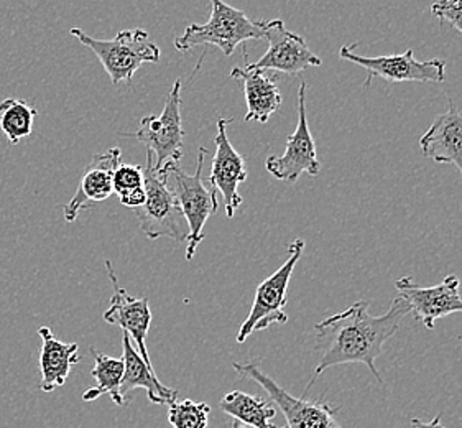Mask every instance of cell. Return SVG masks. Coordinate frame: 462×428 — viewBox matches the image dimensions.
I'll return each instance as SVG.
<instances>
[{
	"label": "cell",
	"mask_w": 462,
	"mask_h": 428,
	"mask_svg": "<svg viewBox=\"0 0 462 428\" xmlns=\"http://www.w3.org/2000/svg\"><path fill=\"white\" fill-rule=\"evenodd\" d=\"M369 307L367 300L356 302L341 313L326 318L316 325V340L321 359L316 364L315 373L306 386L305 394L326 369L341 364H365L374 377L380 384L383 382L375 361L382 354L383 345L397 333L402 320L410 313V308L400 295L392 300L389 312L382 317L370 315Z\"/></svg>",
	"instance_id": "cell-1"
},
{
	"label": "cell",
	"mask_w": 462,
	"mask_h": 428,
	"mask_svg": "<svg viewBox=\"0 0 462 428\" xmlns=\"http://www.w3.org/2000/svg\"><path fill=\"white\" fill-rule=\"evenodd\" d=\"M249 40H265L263 20L254 22L242 10L232 7L224 0H211V17L204 23L186 27L181 37L175 40L178 51H188L201 45L219 48L224 56Z\"/></svg>",
	"instance_id": "cell-2"
},
{
	"label": "cell",
	"mask_w": 462,
	"mask_h": 428,
	"mask_svg": "<svg viewBox=\"0 0 462 428\" xmlns=\"http://www.w3.org/2000/svg\"><path fill=\"white\" fill-rule=\"evenodd\" d=\"M69 33L93 50L111 78L112 86H119L122 81L130 83L143 63H160V48L142 28L122 30L114 40L89 37L81 28H71Z\"/></svg>",
	"instance_id": "cell-3"
},
{
	"label": "cell",
	"mask_w": 462,
	"mask_h": 428,
	"mask_svg": "<svg viewBox=\"0 0 462 428\" xmlns=\"http://www.w3.org/2000/svg\"><path fill=\"white\" fill-rule=\"evenodd\" d=\"M206 155L208 150L199 147L195 175H188L185 170L180 167V162H168L160 168L167 175L168 185L175 193L178 205L181 208V213L185 216L189 229L186 261H191L195 257L196 249L204 239V226L217 211V191L213 187H206L201 178Z\"/></svg>",
	"instance_id": "cell-4"
},
{
	"label": "cell",
	"mask_w": 462,
	"mask_h": 428,
	"mask_svg": "<svg viewBox=\"0 0 462 428\" xmlns=\"http://www.w3.org/2000/svg\"><path fill=\"white\" fill-rule=\"evenodd\" d=\"M145 175V203L134 209L139 218L140 229L148 239L157 241L160 237H170L173 241H188V224L181 208L178 205L175 193L168 185L163 170L155 168V157L147 152Z\"/></svg>",
	"instance_id": "cell-5"
},
{
	"label": "cell",
	"mask_w": 462,
	"mask_h": 428,
	"mask_svg": "<svg viewBox=\"0 0 462 428\" xmlns=\"http://www.w3.org/2000/svg\"><path fill=\"white\" fill-rule=\"evenodd\" d=\"M305 252V241L295 239L288 246V259L285 264L263 280L257 287L249 317L242 323L237 333V343H244L249 336L267 330L272 325H285L288 321L287 290L293 270Z\"/></svg>",
	"instance_id": "cell-6"
},
{
	"label": "cell",
	"mask_w": 462,
	"mask_h": 428,
	"mask_svg": "<svg viewBox=\"0 0 462 428\" xmlns=\"http://www.w3.org/2000/svg\"><path fill=\"white\" fill-rule=\"evenodd\" d=\"M356 45L346 43L339 50V58L354 65L361 66L367 71L364 88H369L374 78H382L389 83H444L446 61L444 60H416L413 50H407L402 55L370 56L357 55Z\"/></svg>",
	"instance_id": "cell-7"
},
{
	"label": "cell",
	"mask_w": 462,
	"mask_h": 428,
	"mask_svg": "<svg viewBox=\"0 0 462 428\" xmlns=\"http://www.w3.org/2000/svg\"><path fill=\"white\" fill-rule=\"evenodd\" d=\"M232 368L241 377L257 382L278 409L287 419L285 428H342L336 419L337 409L326 402L306 401L305 397H295L278 386L268 374L263 373L255 361L234 363Z\"/></svg>",
	"instance_id": "cell-8"
},
{
	"label": "cell",
	"mask_w": 462,
	"mask_h": 428,
	"mask_svg": "<svg viewBox=\"0 0 462 428\" xmlns=\"http://www.w3.org/2000/svg\"><path fill=\"white\" fill-rule=\"evenodd\" d=\"M147 147L155 157V168L160 170L168 162H180L183 157V122H181V81L176 79L170 89L162 116H145L140 121L139 131L129 134Z\"/></svg>",
	"instance_id": "cell-9"
},
{
	"label": "cell",
	"mask_w": 462,
	"mask_h": 428,
	"mask_svg": "<svg viewBox=\"0 0 462 428\" xmlns=\"http://www.w3.org/2000/svg\"><path fill=\"white\" fill-rule=\"evenodd\" d=\"M306 86L305 81L298 89V124L291 135H288L287 147L283 155H270L265 160V168L277 180L296 183L303 173L316 177L321 170V163L316 157V144L308 119H306Z\"/></svg>",
	"instance_id": "cell-10"
},
{
	"label": "cell",
	"mask_w": 462,
	"mask_h": 428,
	"mask_svg": "<svg viewBox=\"0 0 462 428\" xmlns=\"http://www.w3.org/2000/svg\"><path fill=\"white\" fill-rule=\"evenodd\" d=\"M263 30L268 50L259 61L247 63L250 68L295 76L308 68L323 65L321 58L310 50L305 38L287 30L283 20H263Z\"/></svg>",
	"instance_id": "cell-11"
},
{
	"label": "cell",
	"mask_w": 462,
	"mask_h": 428,
	"mask_svg": "<svg viewBox=\"0 0 462 428\" xmlns=\"http://www.w3.org/2000/svg\"><path fill=\"white\" fill-rule=\"evenodd\" d=\"M395 287L407 302L410 313L428 330H433L439 318L462 313L461 282L456 275H448L435 287H420L411 277H402Z\"/></svg>",
	"instance_id": "cell-12"
},
{
	"label": "cell",
	"mask_w": 462,
	"mask_h": 428,
	"mask_svg": "<svg viewBox=\"0 0 462 428\" xmlns=\"http://www.w3.org/2000/svg\"><path fill=\"white\" fill-rule=\"evenodd\" d=\"M231 122L232 119L217 121V134L214 139L216 154L211 165L209 183L216 191L221 193L226 214L232 219L244 201L239 195V185L247 180V168L241 154L232 147L231 140L227 137V126Z\"/></svg>",
	"instance_id": "cell-13"
},
{
	"label": "cell",
	"mask_w": 462,
	"mask_h": 428,
	"mask_svg": "<svg viewBox=\"0 0 462 428\" xmlns=\"http://www.w3.org/2000/svg\"><path fill=\"white\" fill-rule=\"evenodd\" d=\"M106 267H107L114 293H112L109 308L104 313V320L109 325L121 326L122 331L129 335L130 340L135 341L137 351L143 358V361L153 368L147 345H145L148 330L152 325V310H150L148 298L130 297L127 290L122 289L111 261H106Z\"/></svg>",
	"instance_id": "cell-14"
},
{
	"label": "cell",
	"mask_w": 462,
	"mask_h": 428,
	"mask_svg": "<svg viewBox=\"0 0 462 428\" xmlns=\"http://www.w3.org/2000/svg\"><path fill=\"white\" fill-rule=\"evenodd\" d=\"M122 150L112 147L102 154H96L84 168L83 175L76 188V193L65 206V219L74 223L84 209L93 208L94 203H102L114 195L112 177L116 168L121 165Z\"/></svg>",
	"instance_id": "cell-15"
},
{
	"label": "cell",
	"mask_w": 462,
	"mask_h": 428,
	"mask_svg": "<svg viewBox=\"0 0 462 428\" xmlns=\"http://www.w3.org/2000/svg\"><path fill=\"white\" fill-rule=\"evenodd\" d=\"M420 149L426 159L454 165L462 173V112L456 109L453 101L421 135Z\"/></svg>",
	"instance_id": "cell-16"
},
{
	"label": "cell",
	"mask_w": 462,
	"mask_h": 428,
	"mask_svg": "<svg viewBox=\"0 0 462 428\" xmlns=\"http://www.w3.org/2000/svg\"><path fill=\"white\" fill-rule=\"evenodd\" d=\"M122 346H124V379L121 384V395L124 401L127 399V394L135 389H145L148 399L152 404H160V405H170L178 401V391L173 387H167L165 384L158 379L157 374L153 371L152 366H148L143 358L140 356L137 348H134V343L129 335L122 336Z\"/></svg>",
	"instance_id": "cell-17"
},
{
	"label": "cell",
	"mask_w": 462,
	"mask_h": 428,
	"mask_svg": "<svg viewBox=\"0 0 462 428\" xmlns=\"http://www.w3.org/2000/svg\"><path fill=\"white\" fill-rule=\"evenodd\" d=\"M231 78L241 81L244 86L245 103H247V114L244 121L267 124L272 114L280 109L283 101L277 81L267 75V71L254 70L247 65L245 68H234Z\"/></svg>",
	"instance_id": "cell-18"
},
{
	"label": "cell",
	"mask_w": 462,
	"mask_h": 428,
	"mask_svg": "<svg viewBox=\"0 0 462 428\" xmlns=\"http://www.w3.org/2000/svg\"><path fill=\"white\" fill-rule=\"evenodd\" d=\"M42 336V351H40V374L42 382L40 389L53 392L56 387L65 386L74 364L81 361L78 343H63L56 340L53 331L48 326L38 330Z\"/></svg>",
	"instance_id": "cell-19"
},
{
	"label": "cell",
	"mask_w": 462,
	"mask_h": 428,
	"mask_svg": "<svg viewBox=\"0 0 462 428\" xmlns=\"http://www.w3.org/2000/svg\"><path fill=\"white\" fill-rule=\"evenodd\" d=\"M222 412L231 415L236 422L245 423L254 428H285L275 427L272 420L275 419L277 410L259 395H250L245 392L232 391L222 397L219 402Z\"/></svg>",
	"instance_id": "cell-20"
},
{
	"label": "cell",
	"mask_w": 462,
	"mask_h": 428,
	"mask_svg": "<svg viewBox=\"0 0 462 428\" xmlns=\"http://www.w3.org/2000/svg\"><path fill=\"white\" fill-rule=\"evenodd\" d=\"M91 354L96 363L91 371V376L96 379V386L84 392L83 401L94 402L97 401L101 395H111L116 405L119 407L125 405L127 402L124 401L121 395V384L124 379V371H125L124 359L99 353L94 348H91Z\"/></svg>",
	"instance_id": "cell-21"
},
{
	"label": "cell",
	"mask_w": 462,
	"mask_h": 428,
	"mask_svg": "<svg viewBox=\"0 0 462 428\" xmlns=\"http://www.w3.org/2000/svg\"><path fill=\"white\" fill-rule=\"evenodd\" d=\"M37 114L35 107L22 99L7 98L0 103V129L12 145L32 134Z\"/></svg>",
	"instance_id": "cell-22"
},
{
	"label": "cell",
	"mask_w": 462,
	"mask_h": 428,
	"mask_svg": "<svg viewBox=\"0 0 462 428\" xmlns=\"http://www.w3.org/2000/svg\"><path fill=\"white\" fill-rule=\"evenodd\" d=\"M112 188H114V193L119 196L122 205L137 209L147 200L143 168L121 163L114 172Z\"/></svg>",
	"instance_id": "cell-23"
},
{
	"label": "cell",
	"mask_w": 462,
	"mask_h": 428,
	"mask_svg": "<svg viewBox=\"0 0 462 428\" xmlns=\"http://www.w3.org/2000/svg\"><path fill=\"white\" fill-rule=\"evenodd\" d=\"M211 407L204 402L175 401L170 404L168 422L171 428H209Z\"/></svg>",
	"instance_id": "cell-24"
},
{
	"label": "cell",
	"mask_w": 462,
	"mask_h": 428,
	"mask_svg": "<svg viewBox=\"0 0 462 428\" xmlns=\"http://www.w3.org/2000/svg\"><path fill=\"white\" fill-rule=\"evenodd\" d=\"M431 14L462 33V0H438L431 5Z\"/></svg>",
	"instance_id": "cell-25"
},
{
	"label": "cell",
	"mask_w": 462,
	"mask_h": 428,
	"mask_svg": "<svg viewBox=\"0 0 462 428\" xmlns=\"http://www.w3.org/2000/svg\"><path fill=\"white\" fill-rule=\"evenodd\" d=\"M411 428H446L443 423H441V414L439 415H436L435 419L431 420V422H421V420L413 419L411 420Z\"/></svg>",
	"instance_id": "cell-26"
},
{
	"label": "cell",
	"mask_w": 462,
	"mask_h": 428,
	"mask_svg": "<svg viewBox=\"0 0 462 428\" xmlns=\"http://www.w3.org/2000/svg\"><path fill=\"white\" fill-rule=\"evenodd\" d=\"M234 428H254V427H249V425H245V423H241V422H236V423H234Z\"/></svg>",
	"instance_id": "cell-27"
}]
</instances>
